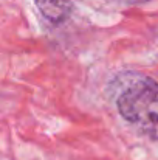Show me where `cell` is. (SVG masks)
Wrapping results in <instances>:
<instances>
[{
	"instance_id": "3",
	"label": "cell",
	"mask_w": 158,
	"mask_h": 160,
	"mask_svg": "<svg viewBox=\"0 0 158 160\" xmlns=\"http://www.w3.org/2000/svg\"><path fill=\"white\" fill-rule=\"evenodd\" d=\"M122 2L127 3V5H141V3H146L149 0H122Z\"/></svg>"
},
{
	"instance_id": "2",
	"label": "cell",
	"mask_w": 158,
	"mask_h": 160,
	"mask_svg": "<svg viewBox=\"0 0 158 160\" xmlns=\"http://www.w3.org/2000/svg\"><path fill=\"white\" fill-rule=\"evenodd\" d=\"M33 2L47 22H50L51 25H60L70 17L74 0H33Z\"/></svg>"
},
{
	"instance_id": "1",
	"label": "cell",
	"mask_w": 158,
	"mask_h": 160,
	"mask_svg": "<svg viewBox=\"0 0 158 160\" xmlns=\"http://www.w3.org/2000/svg\"><path fill=\"white\" fill-rule=\"evenodd\" d=\"M121 117L144 135L158 140V82L140 78L127 84L116 98Z\"/></svg>"
}]
</instances>
